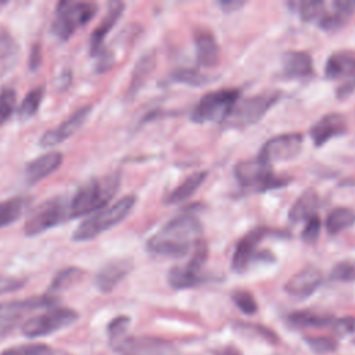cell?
<instances>
[{
    "mask_svg": "<svg viewBox=\"0 0 355 355\" xmlns=\"http://www.w3.org/2000/svg\"><path fill=\"white\" fill-rule=\"evenodd\" d=\"M202 240V227L193 214H180L147 240V250L157 255L183 257Z\"/></svg>",
    "mask_w": 355,
    "mask_h": 355,
    "instance_id": "6da1fadb",
    "label": "cell"
},
{
    "mask_svg": "<svg viewBox=\"0 0 355 355\" xmlns=\"http://www.w3.org/2000/svg\"><path fill=\"white\" fill-rule=\"evenodd\" d=\"M121 183L119 171H114L103 178H92L85 182L69 200V219L96 212L107 207L115 196Z\"/></svg>",
    "mask_w": 355,
    "mask_h": 355,
    "instance_id": "7a4b0ae2",
    "label": "cell"
},
{
    "mask_svg": "<svg viewBox=\"0 0 355 355\" xmlns=\"http://www.w3.org/2000/svg\"><path fill=\"white\" fill-rule=\"evenodd\" d=\"M135 204H136V196L128 194L119 198L118 201H115L114 204L93 212L90 216H87L83 222H80L75 227L72 233V240L73 241L93 240L98 234L104 233L105 230L122 222L128 216V214L132 211Z\"/></svg>",
    "mask_w": 355,
    "mask_h": 355,
    "instance_id": "3957f363",
    "label": "cell"
},
{
    "mask_svg": "<svg viewBox=\"0 0 355 355\" xmlns=\"http://www.w3.org/2000/svg\"><path fill=\"white\" fill-rule=\"evenodd\" d=\"M98 11L93 1H60L55 8V17L51 24V32L60 40H68L76 29L92 21Z\"/></svg>",
    "mask_w": 355,
    "mask_h": 355,
    "instance_id": "277c9868",
    "label": "cell"
},
{
    "mask_svg": "<svg viewBox=\"0 0 355 355\" xmlns=\"http://www.w3.org/2000/svg\"><path fill=\"white\" fill-rule=\"evenodd\" d=\"M240 97L239 89H219L205 93L191 111V119L197 123L226 122Z\"/></svg>",
    "mask_w": 355,
    "mask_h": 355,
    "instance_id": "5b68a950",
    "label": "cell"
},
{
    "mask_svg": "<svg viewBox=\"0 0 355 355\" xmlns=\"http://www.w3.org/2000/svg\"><path fill=\"white\" fill-rule=\"evenodd\" d=\"M234 175L241 187L252 191L273 190L290 183L288 178L276 175L270 165L265 164L259 157L239 162L234 168Z\"/></svg>",
    "mask_w": 355,
    "mask_h": 355,
    "instance_id": "8992f818",
    "label": "cell"
},
{
    "mask_svg": "<svg viewBox=\"0 0 355 355\" xmlns=\"http://www.w3.org/2000/svg\"><path fill=\"white\" fill-rule=\"evenodd\" d=\"M65 219H69V201L65 197L55 196L32 209L25 220L24 233L26 236H37L58 226Z\"/></svg>",
    "mask_w": 355,
    "mask_h": 355,
    "instance_id": "52a82bcc",
    "label": "cell"
},
{
    "mask_svg": "<svg viewBox=\"0 0 355 355\" xmlns=\"http://www.w3.org/2000/svg\"><path fill=\"white\" fill-rule=\"evenodd\" d=\"M280 96L282 93L277 90H268L237 101L226 122L239 128L257 123L268 112V110L279 101Z\"/></svg>",
    "mask_w": 355,
    "mask_h": 355,
    "instance_id": "ba28073f",
    "label": "cell"
},
{
    "mask_svg": "<svg viewBox=\"0 0 355 355\" xmlns=\"http://www.w3.org/2000/svg\"><path fill=\"white\" fill-rule=\"evenodd\" d=\"M54 304H57V298L49 294L0 304V338L11 333L28 313L40 308H50Z\"/></svg>",
    "mask_w": 355,
    "mask_h": 355,
    "instance_id": "9c48e42d",
    "label": "cell"
},
{
    "mask_svg": "<svg viewBox=\"0 0 355 355\" xmlns=\"http://www.w3.org/2000/svg\"><path fill=\"white\" fill-rule=\"evenodd\" d=\"M272 236H284V233L269 229V227H255L252 230H250L247 234H244L239 243L236 244L233 257H232V269L237 273H243L245 272L250 265L255 261H259L263 258L262 254H266L268 251H258V244L266 239V237H272Z\"/></svg>",
    "mask_w": 355,
    "mask_h": 355,
    "instance_id": "30bf717a",
    "label": "cell"
},
{
    "mask_svg": "<svg viewBox=\"0 0 355 355\" xmlns=\"http://www.w3.org/2000/svg\"><path fill=\"white\" fill-rule=\"evenodd\" d=\"M78 319V313L71 308L55 306L49 309L44 313L33 316L28 319L22 324V334L29 338H36L42 336L51 334L58 331L69 324H72Z\"/></svg>",
    "mask_w": 355,
    "mask_h": 355,
    "instance_id": "8fae6325",
    "label": "cell"
},
{
    "mask_svg": "<svg viewBox=\"0 0 355 355\" xmlns=\"http://www.w3.org/2000/svg\"><path fill=\"white\" fill-rule=\"evenodd\" d=\"M324 76L331 80H341L336 96L345 98L355 92V53L340 50L330 54L324 65Z\"/></svg>",
    "mask_w": 355,
    "mask_h": 355,
    "instance_id": "7c38bea8",
    "label": "cell"
},
{
    "mask_svg": "<svg viewBox=\"0 0 355 355\" xmlns=\"http://www.w3.org/2000/svg\"><path fill=\"white\" fill-rule=\"evenodd\" d=\"M207 244L204 243V240H201L193 250V255L186 265L176 266L169 270L168 282L171 287L176 290H183L197 287L208 282V277L201 273V268L207 261Z\"/></svg>",
    "mask_w": 355,
    "mask_h": 355,
    "instance_id": "4fadbf2b",
    "label": "cell"
},
{
    "mask_svg": "<svg viewBox=\"0 0 355 355\" xmlns=\"http://www.w3.org/2000/svg\"><path fill=\"white\" fill-rule=\"evenodd\" d=\"M302 143L304 136L301 133L277 135L263 144L258 157L268 165L273 162L288 161L301 153Z\"/></svg>",
    "mask_w": 355,
    "mask_h": 355,
    "instance_id": "5bb4252c",
    "label": "cell"
},
{
    "mask_svg": "<svg viewBox=\"0 0 355 355\" xmlns=\"http://www.w3.org/2000/svg\"><path fill=\"white\" fill-rule=\"evenodd\" d=\"M114 347L119 355H169L173 351L169 341L154 336H129Z\"/></svg>",
    "mask_w": 355,
    "mask_h": 355,
    "instance_id": "9a60e30c",
    "label": "cell"
},
{
    "mask_svg": "<svg viewBox=\"0 0 355 355\" xmlns=\"http://www.w3.org/2000/svg\"><path fill=\"white\" fill-rule=\"evenodd\" d=\"M92 112V105H83L75 110L67 119H64L58 126L46 130L40 139L39 144L42 147H53L64 140L69 139L80 126L85 123V121L89 118Z\"/></svg>",
    "mask_w": 355,
    "mask_h": 355,
    "instance_id": "2e32d148",
    "label": "cell"
},
{
    "mask_svg": "<svg viewBox=\"0 0 355 355\" xmlns=\"http://www.w3.org/2000/svg\"><path fill=\"white\" fill-rule=\"evenodd\" d=\"M133 269L130 258H115L105 262L94 276V284L101 293L112 291Z\"/></svg>",
    "mask_w": 355,
    "mask_h": 355,
    "instance_id": "e0dca14e",
    "label": "cell"
},
{
    "mask_svg": "<svg viewBox=\"0 0 355 355\" xmlns=\"http://www.w3.org/2000/svg\"><path fill=\"white\" fill-rule=\"evenodd\" d=\"M347 119L338 112H330L318 119L309 129V136L316 147H322L329 140L345 135Z\"/></svg>",
    "mask_w": 355,
    "mask_h": 355,
    "instance_id": "ac0fdd59",
    "label": "cell"
},
{
    "mask_svg": "<svg viewBox=\"0 0 355 355\" xmlns=\"http://www.w3.org/2000/svg\"><path fill=\"white\" fill-rule=\"evenodd\" d=\"M322 282V270L315 266H306L287 280L284 284V291L295 298H306L320 287Z\"/></svg>",
    "mask_w": 355,
    "mask_h": 355,
    "instance_id": "d6986e66",
    "label": "cell"
},
{
    "mask_svg": "<svg viewBox=\"0 0 355 355\" xmlns=\"http://www.w3.org/2000/svg\"><path fill=\"white\" fill-rule=\"evenodd\" d=\"M62 159L64 157L60 151H50L36 157L25 165V180L28 182V184L39 183L40 180L51 175L54 171H57L62 164Z\"/></svg>",
    "mask_w": 355,
    "mask_h": 355,
    "instance_id": "ffe728a7",
    "label": "cell"
},
{
    "mask_svg": "<svg viewBox=\"0 0 355 355\" xmlns=\"http://www.w3.org/2000/svg\"><path fill=\"white\" fill-rule=\"evenodd\" d=\"M123 8H125V4L121 1H112L108 4V10H107L105 15L103 17L101 22L94 28V31L92 32L90 39H89V50L93 57L104 49L103 47L104 40H105L107 35L110 33V31L115 26L116 21L121 18Z\"/></svg>",
    "mask_w": 355,
    "mask_h": 355,
    "instance_id": "44dd1931",
    "label": "cell"
},
{
    "mask_svg": "<svg viewBox=\"0 0 355 355\" xmlns=\"http://www.w3.org/2000/svg\"><path fill=\"white\" fill-rule=\"evenodd\" d=\"M355 11V1L354 0H336L331 3V8H324L320 18L316 21L320 29L323 31H337L343 28L349 17Z\"/></svg>",
    "mask_w": 355,
    "mask_h": 355,
    "instance_id": "7402d4cb",
    "label": "cell"
},
{
    "mask_svg": "<svg viewBox=\"0 0 355 355\" xmlns=\"http://www.w3.org/2000/svg\"><path fill=\"white\" fill-rule=\"evenodd\" d=\"M196 57L200 67L212 68L219 62V44L214 33L208 29H198L194 33Z\"/></svg>",
    "mask_w": 355,
    "mask_h": 355,
    "instance_id": "603a6c76",
    "label": "cell"
},
{
    "mask_svg": "<svg viewBox=\"0 0 355 355\" xmlns=\"http://www.w3.org/2000/svg\"><path fill=\"white\" fill-rule=\"evenodd\" d=\"M154 68H155V51L148 50L140 55V58L136 61L133 67L130 82L126 89V98L130 100L140 92V89L147 82L151 72L154 71Z\"/></svg>",
    "mask_w": 355,
    "mask_h": 355,
    "instance_id": "cb8c5ba5",
    "label": "cell"
},
{
    "mask_svg": "<svg viewBox=\"0 0 355 355\" xmlns=\"http://www.w3.org/2000/svg\"><path fill=\"white\" fill-rule=\"evenodd\" d=\"M283 75L286 78L301 79L313 75L312 57L306 51H287L283 55Z\"/></svg>",
    "mask_w": 355,
    "mask_h": 355,
    "instance_id": "d4e9b609",
    "label": "cell"
},
{
    "mask_svg": "<svg viewBox=\"0 0 355 355\" xmlns=\"http://www.w3.org/2000/svg\"><path fill=\"white\" fill-rule=\"evenodd\" d=\"M287 320L291 326L298 329H322L327 326H333L334 318L330 313L312 311V309H301L294 311L287 315Z\"/></svg>",
    "mask_w": 355,
    "mask_h": 355,
    "instance_id": "484cf974",
    "label": "cell"
},
{
    "mask_svg": "<svg viewBox=\"0 0 355 355\" xmlns=\"http://www.w3.org/2000/svg\"><path fill=\"white\" fill-rule=\"evenodd\" d=\"M31 198L26 196H14L0 201V229L18 220L29 207Z\"/></svg>",
    "mask_w": 355,
    "mask_h": 355,
    "instance_id": "4316f807",
    "label": "cell"
},
{
    "mask_svg": "<svg viewBox=\"0 0 355 355\" xmlns=\"http://www.w3.org/2000/svg\"><path fill=\"white\" fill-rule=\"evenodd\" d=\"M319 202V197L313 189L305 190L297 201L293 204V207L288 211V219L291 222H300L304 219H308L311 215L315 214L316 207Z\"/></svg>",
    "mask_w": 355,
    "mask_h": 355,
    "instance_id": "83f0119b",
    "label": "cell"
},
{
    "mask_svg": "<svg viewBox=\"0 0 355 355\" xmlns=\"http://www.w3.org/2000/svg\"><path fill=\"white\" fill-rule=\"evenodd\" d=\"M207 179V172L205 171H198L194 172L191 175H189L168 197H166V202L168 204H178L182 202L184 200H187L189 197H191L198 187L205 182Z\"/></svg>",
    "mask_w": 355,
    "mask_h": 355,
    "instance_id": "f1b7e54d",
    "label": "cell"
},
{
    "mask_svg": "<svg viewBox=\"0 0 355 355\" xmlns=\"http://www.w3.org/2000/svg\"><path fill=\"white\" fill-rule=\"evenodd\" d=\"M355 225V211L348 207L334 208L326 218V230L330 234H337Z\"/></svg>",
    "mask_w": 355,
    "mask_h": 355,
    "instance_id": "f546056e",
    "label": "cell"
},
{
    "mask_svg": "<svg viewBox=\"0 0 355 355\" xmlns=\"http://www.w3.org/2000/svg\"><path fill=\"white\" fill-rule=\"evenodd\" d=\"M44 93H46L44 86L39 85L25 94V97L22 98V101L18 107V118L21 121H26V119L32 118L33 115H36V112L40 108V104L43 101Z\"/></svg>",
    "mask_w": 355,
    "mask_h": 355,
    "instance_id": "4dcf8cb0",
    "label": "cell"
},
{
    "mask_svg": "<svg viewBox=\"0 0 355 355\" xmlns=\"http://www.w3.org/2000/svg\"><path fill=\"white\" fill-rule=\"evenodd\" d=\"M83 276V270L78 266H67L61 269L50 283L49 293H58L73 286Z\"/></svg>",
    "mask_w": 355,
    "mask_h": 355,
    "instance_id": "1f68e13d",
    "label": "cell"
},
{
    "mask_svg": "<svg viewBox=\"0 0 355 355\" xmlns=\"http://www.w3.org/2000/svg\"><path fill=\"white\" fill-rule=\"evenodd\" d=\"M18 57V43L7 29H0V65L10 68Z\"/></svg>",
    "mask_w": 355,
    "mask_h": 355,
    "instance_id": "d6a6232c",
    "label": "cell"
},
{
    "mask_svg": "<svg viewBox=\"0 0 355 355\" xmlns=\"http://www.w3.org/2000/svg\"><path fill=\"white\" fill-rule=\"evenodd\" d=\"M171 80L179 82V83H186V85H190V86H202V85L211 82L209 76L201 73L196 68L176 69L171 73Z\"/></svg>",
    "mask_w": 355,
    "mask_h": 355,
    "instance_id": "836d02e7",
    "label": "cell"
},
{
    "mask_svg": "<svg viewBox=\"0 0 355 355\" xmlns=\"http://www.w3.org/2000/svg\"><path fill=\"white\" fill-rule=\"evenodd\" d=\"M17 103V92L11 86L0 87V125L4 123L14 112Z\"/></svg>",
    "mask_w": 355,
    "mask_h": 355,
    "instance_id": "e575fe53",
    "label": "cell"
},
{
    "mask_svg": "<svg viewBox=\"0 0 355 355\" xmlns=\"http://www.w3.org/2000/svg\"><path fill=\"white\" fill-rule=\"evenodd\" d=\"M304 340L308 344V347L319 355L334 352L338 347V343L336 338L326 337V336H306Z\"/></svg>",
    "mask_w": 355,
    "mask_h": 355,
    "instance_id": "d590c367",
    "label": "cell"
},
{
    "mask_svg": "<svg viewBox=\"0 0 355 355\" xmlns=\"http://www.w3.org/2000/svg\"><path fill=\"white\" fill-rule=\"evenodd\" d=\"M326 8V3L323 1H301L297 4V12L300 14L301 19L305 22L309 21H318L320 18V15L323 14Z\"/></svg>",
    "mask_w": 355,
    "mask_h": 355,
    "instance_id": "8d00e7d4",
    "label": "cell"
},
{
    "mask_svg": "<svg viewBox=\"0 0 355 355\" xmlns=\"http://www.w3.org/2000/svg\"><path fill=\"white\" fill-rule=\"evenodd\" d=\"M232 300L234 305L245 315H254L258 311V304L254 298V295L247 290H234L232 294Z\"/></svg>",
    "mask_w": 355,
    "mask_h": 355,
    "instance_id": "74e56055",
    "label": "cell"
},
{
    "mask_svg": "<svg viewBox=\"0 0 355 355\" xmlns=\"http://www.w3.org/2000/svg\"><path fill=\"white\" fill-rule=\"evenodd\" d=\"M53 351L49 345L42 343L22 344L6 348L0 355H50Z\"/></svg>",
    "mask_w": 355,
    "mask_h": 355,
    "instance_id": "f35d334b",
    "label": "cell"
},
{
    "mask_svg": "<svg viewBox=\"0 0 355 355\" xmlns=\"http://www.w3.org/2000/svg\"><path fill=\"white\" fill-rule=\"evenodd\" d=\"M330 279L337 282H355V259L336 263L330 272Z\"/></svg>",
    "mask_w": 355,
    "mask_h": 355,
    "instance_id": "ab89813d",
    "label": "cell"
},
{
    "mask_svg": "<svg viewBox=\"0 0 355 355\" xmlns=\"http://www.w3.org/2000/svg\"><path fill=\"white\" fill-rule=\"evenodd\" d=\"M320 227H322V223H320V218L313 214L311 215L308 219H306V223L302 229V233H301V239L311 244V243H315L319 237V233H320Z\"/></svg>",
    "mask_w": 355,
    "mask_h": 355,
    "instance_id": "60d3db41",
    "label": "cell"
},
{
    "mask_svg": "<svg viewBox=\"0 0 355 355\" xmlns=\"http://www.w3.org/2000/svg\"><path fill=\"white\" fill-rule=\"evenodd\" d=\"M130 323V318L129 316H125V315H121V316H116L114 318L110 324H108V337H110V341L112 343H118L121 340V337L123 336V333L128 330V326Z\"/></svg>",
    "mask_w": 355,
    "mask_h": 355,
    "instance_id": "b9f144b4",
    "label": "cell"
},
{
    "mask_svg": "<svg viewBox=\"0 0 355 355\" xmlns=\"http://www.w3.org/2000/svg\"><path fill=\"white\" fill-rule=\"evenodd\" d=\"M333 330L340 337H349V340L355 344V318L345 316L338 320H334Z\"/></svg>",
    "mask_w": 355,
    "mask_h": 355,
    "instance_id": "7bdbcfd3",
    "label": "cell"
},
{
    "mask_svg": "<svg viewBox=\"0 0 355 355\" xmlns=\"http://www.w3.org/2000/svg\"><path fill=\"white\" fill-rule=\"evenodd\" d=\"M239 326H240V329H243V330H248V331L257 333L258 336H261V338L266 340L268 343H273V344L277 343V336H276V333L272 331V330H269V329L265 327V326L254 324V323H240Z\"/></svg>",
    "mask_w": 355,
    "mask_h": 355,
    "instance_id": "ee69618b",
    "label": "cell"
},
{
    "mask_svg": "<svg viewBox=\"0 0 355 355\" xmlns=\"http://www.w3.org/2000/svg\"><path fill=\"white\" fill-rule=\"evenodd\" d=\"M97 58V62H96V71L97 72H105L107 69H110L114 64V55L111 51L103 49L98 54L94 55Z\"/></svg>",
    "mask_w": 355,
    "mask_h": 355,
    "instance_id": "f6af8a7d",
    "label": "cell"
},
{
    "mask_svg": "<svg viewBox=\"0 0 355 355\" xmlns=\"http://www.w3.org/2000/svg\"><path fill=\"white\" fill-rule=\"evenodd\" d=\"M42 46L40 43H33L32 47H31V51H29V60H28V64H29V69L31 71H36L39 68V65L42 64Z\"/></svg>",
    "mask_w": 355,
    "mask_h": 355,
    "instance_id": "bcb514c9",
    "label": "cell"
},
{
    "mask_svg": "<svg viewBox=\"0 0 355 355\" xmlns=\"http://www.w3.org/2000/svg\"><path fill=\"white\" fill-rule=\"evenodd\" d=\"M72 80V72L71 69H65L58 78H57V87L58 90H64L68 87V85L71 83Z\"/></svg>",
    "mask_w": 355,
    "mask_h": 355,
    "instance_id": "7dc6e473",
    "label": "cell"
},
{
    "mask_svg": "<svg viewBox=\"0 0 355 355\" xmlns=\"http://www.w3.org/2000/svg\"><path fill=\"white\" fill-rule=\"evenodd\" d=\"M219 4H220V7H222L226 12H232V11L240 8L244 3H243V1H232V0H227V1H220Z\"/></svg>",
    "mask_w": 355,
    "mask_h": 355,
    "instance_id": "c3c4849f",
    "label": "cell"
},
{
    "mask_svg": "<svg viewBox=\"0 0 355 355\" xmlns=\"http://www.w3.org/2000/svg\"><path fill=\"white\" fill-rule=\"evenodd\" d=\"M218 355H240L239 349L234 348V347H225L223 349H220L218 352Z\"/></svg>",
    "mask_w": 355,
    "mask_h": 355,
    "instance_id": "681fc988",
    "label": "cell"
},
{
    "mask_svg": "<svg viewBox=\"0 0 355 355\" xmlns=\"http://www.w3.org/2000/svg\"><path fill=\"white\" fill-rule=\"evenodd\" d=\"M50 355H65V354H61V352H60V354H58V352H57V354H54V352H51Z\"/></svg>",
    "mask_w": 355,
    "mask_h": 355,
    "instance_id": "f907efd6",
    "label": "cell"
}]
</instances>
